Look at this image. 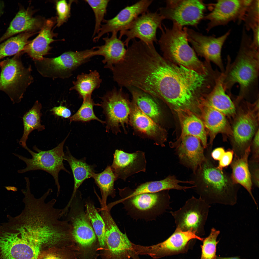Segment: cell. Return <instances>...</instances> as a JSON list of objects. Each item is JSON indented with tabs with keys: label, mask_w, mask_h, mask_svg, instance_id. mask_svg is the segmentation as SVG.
Segmentation results:
<instances>
[{
	"label": "cell",
	"mask_w": 259,
	"mask_h": 259,
	"mask_svg": "<svg viewBox=\"0 0 259 259\" xmlns=\"http://www.w3.org/2000/svg\"><path fill=\"white\" fill-rule=\"evenodd\" d=\"M218 78L215 70L200 74L172 63L158 53L149 60L142 76L148 94L164 101L176 111L192 112L204 96L213 89Z\"/></svg>",
	"instance_id": "cell-1"
},
{
	"label": "cell",
	"mask_w": 259,
	"mask_h": 259,
	"mask_svg": "<svg viewBox=\"0 0 259 259\" xmlns=\"http://www.w3.org/2000/svg\"><path fill=\"white\" fill-rule=\"evenodd\" d=\"M224 72L222 84L226 92L230 94L235 84L239 86L237 100L250 95L257 97L259 92V50L252 45V37L242 30L241 42L237 55L232 62L229 55Z\"/></svg>",
	"instance_id": "cell-2"
},
{
	"label": "cell",
	"mask_w": 259,
	"mask_h": 259,
	"mask_svg": "<svg viewBox=\"0 0 259 259\" xmlns=\"http://www.w3.org/2000/svg\"><path fill=\"white\" fill-rule=\"evenodd\" d=\"M208 152L205 160L195 173L194 185L200 197L209 204L233 206L237 202L240 185L231 174L218 168Z\"/></svg>",
	"instance_id": "cell-3"
},
{
	"label": "cell",
	"mask_w": 259,
	"mask_h": 259,
	"mask_svg": "<svg viewBox=\"0 0 259 259\" xmlns=\"http://www.w3.org/2000/svg\"><path fill=\"white\" fill-rule=\"evenodd\" d=\"M23 221L18 232L24 245L26 259H36L44 251L65 245L64 231L52 219L40 214H30Z\"/></svg>",
	"instance_id": "cell-4"
},
{
	"label": "cell",
	"mask_w": 259,
	"mask_h": 259,
	"mask_svg": "<svg viewBox=\"0 0 259 259\" xmlns=\"http://www.w3.org/2000/svg\"><path fill=\"white\" fill-rule=\"evenodd\" d=\"M160 29L162 33L158 41L163 57L172 63L181 65L201 74L209 71L210 63L203 62L188 43L186 27L173 23L170 29L164 25Z\"/></svg>",
	"instance_id": "cell-5"
},
{
	"label": "cell",
	"mask_w": 259,
	"mask_h": 259,
	"mask_svg": "<svg viewBox=\"0 0 259 259\" xmlns=\"http://www.w3.org/2000/svg\"><path fill=\"white\" fill-rule=\"evenodd\" d=\"M19 52L11 58L0 61V91L5 92L14 103L19 102L33 82L30 67H26Z\"/></svg>",
	"instance_id": "cell-6"
},
{
	"label": "cell",
	"mask_w": 259,
	"mask_h": 259,
	"mask_svg": "<svg viewBox=\"0 0 259 259\" xmlns=\"http://www.w3.org/2000/svg\"><path fill=\"white\" fill-rule=\"evenodd\" d=\"M69 135L55 147L48 150H41L35 145L33 147V149L36 152H35L26 146L24 148L31 155V158H28L16 153H13L26 165L25 168L18 170V172L23 173L29 171L40 170L49 173L54 179L57 188V195L58 196L60 188L59 179L60 171L62 170L70 173L65 167L63 162L64 154L63 147Z\"/></svg>",
	"instance_id": "cell-7"
},
{
	"label": "cell",
	"mask_w": 259,
	"mask_h": 259,
	"mask_svg": "<svg viewBox=\"0 0 259 259\" xmlns=\"http://www.w3.org/2000/svg\"><path fill=\"white\" fill-rule=\"evenodd\" d=\"M93 48L82 51H69L54 58L33 60L37 70L42 76L53 79L68 78L78 67L94 56Z\"/></svg>",
	"instance_id": "cell-8"
},
{
	"label": "cell",
	"mask_w": 259,
	"mask_h": 259,
	"mask_svg": "<svg viewBox=\"0 0 259 259\" xmlns=\"http://www.w3.org/2000/svg\"><path fill=\"white\" fill-rule=\"evenodd\" d=\"M118 202L124 203L132 216L145 219L155 218L171 209L168 190L125 197Z\"/></svg>",
	"instance_id": "cell-9"
},
{
	"label": "cell",
	"mask_w": 259,
	"mask_h": 259,
	"mask_svg": "<svg viewBox=\"0 0 259 259\" xmlns=\"http://www.w3.org/2000/svg\"><path fill=\"white\" fill-rule=\"evenodd\" d=\"M127 94L122 88H115L107 92L101 98L100 106L106 117V131L116 134L121 127L125 130L129 121L130 103Z\"/></svg>",
	"instance_id": "cell-10"
},
{
	"label": "cell",
	"mask_w": 259,
	"mask_h": 259,
	"mask_svg": "<svg viewBox=\"0 0 259 259\" xmlns=\"http://www.w3.org/2000/svg\"><path fill=\"white\" fill-rule=\"evenodd\" d=\"M210 205L200 197L194 196L188 199L178 210L169 212L173 217L176 228L190 231L198 235L205 233Z\"/></svg>",
	"instance_id": "cell-11"
},
{
	"label": "cell",
	"mask_w": 259,
	"mask_h": 259,
	"mask_svg": "<svg viewBox=\"0 0 259 259\" xmlns=\"http://www.w3.org/2000/svg\"><path fill=\"white\" fill-rule=\"evenodd\" d=\"M259 100L254 108H247L238 114L232 130L231 144L234 156H242L250 147L258 125Z\"/></svg>",
	"instance_id": "cell-12"
},
{
	"label": "cell",
	"mask_w": 259,
	"mask_h": 259,
	"mask_svg": "<svg viewBox=\"0 0 259 259\" xmlns=\"http://www.w3.org/2000/svg\"><path fill=\"white\" fill-rule=\"evenodd\" d=\"M101 216L105 224L106 247L104 256L106 259H140L133 248V243L126 233L120 231L108 210L102 209Z\"/></svg>",
	"instance_id": "cell-13"
},
{
	"label": "cell",
	"mask_w": 259,
	"mask_h": 259,
	"mask_svg": "<svg viewBox=\"0 0 259 259\" xmlns=\"http://www.w3.org/2000/svg\"><path fill=\"white\" fill-rule=\"evenodd\" d=\"M166 6L159 8V13L182 27H197L203 19L206 5L201 0H167Z\"/></svg>",
	"instance_id": "cell-14"
},
{
	"label": "cell",
	"mask_w": 259,
	"mask_h": 259,
	"mask_svg": "<svg viewBox=\"0 0 259 259\" xmlns=\"http://www.w3.org/2000/svg\"><path fill=\"white\" fill-rule=\"evenodd\" d=\"M252 0H221L208 4L211 12L203 19L209 22L206 28L208 32L213 28L226 25L231 22L243 21L247 9Z\"/></svg>",
	"instance_id": "cell-15"
},
{
	"label": "cell",
	"mask_w": 259,
	"mask_h": 259,
	"mask_svg": "<svg viewBox=\"0 0 259 259\" xmlns=\"http://www.w3.org/2000/svg\"><path fill=\"white\" fill-rule=\"evenodd\" d=\"M188 41L192 45L195 52L205 60L216 65L220 71L225 70L221 57L223 46L230 35L229 30L222 35L216 37L213 35H204L194 30L186 27Z\"/></svg>",
	"instance_id": "cell-16"
},
{
	"label": "cell",
	"mask_w": 259,
	"mask_h": 259,
	"mask_svg": "<svg viewBox=\"0 0 259 259\" xmlns=\"http://www.w3.org/2000/svg\"><path fill=\"white\" fill-rule=\"evenodd\" d=\"M163 17L157 12H152L148 10L136 18L124 30L120 32L118 38L121 39L125 35L126 38L124 42L128 47L130 41L135 38L147 44L157 42L156 34L158 28L162 27Z\"/></svg>",
	"instance_id": "cell-17"
},
{
	"label": "cell",
	"mask_w": 259,
	"mask_h": 259,
	"mask_svg": "<svg viewBox=\"0 0 259 259\" xmlns=\"http://www.w3.org/2000/svg\"><path fill=\"white\" fill-rule=\"evenodd\" d=\"M193 239L202 241L204 238L193 231H184L176 228L169 237L160 243L149 246L133 243V246L138 255H147L154 259H157L182 251L188 242Z\"/></svg>",
	"instance_id": "cell-18"
},
{
	"label": "cell",
	"mask_w": 259,
	"mask_h": 259,
	"mask_svg": "<svg viewBox=\"0 0 259 259\" xmlns=\"http://www.w3.org/2000/svg\"><path fill=\"white\" fill-rule=\"evenodd\" d=\"M152 0H142L128 6L121 10L113 18L108 20L104 19L99 31L94 37V42L98 41L103 35L106 33L121 31L130 25L138 17L148 11L152 3Z\"/></svg>",
	"instance_id": "cell-19"
},
{
	"label": "cell",
	"mask_w": 259,
	"mask_h": 259,
	"mask_svg": "<svg viewBox=\"0 0 259 259\" xmlns=\"http://www.w3.org/2000/svg\"><path fill=\"white\" fill-rule=\"evenodd\" d=\"M146 163L145 153L142 151L129 153L117 149L111 166L117 179L125 181L132 175L145 172Z\"/></svg>",
	"instance_id": "cell-20"
},
{
	"label": "cell",
	"mask_w": 259,
	"mask_h": 259,
	"mask_svg": "<svg viewBox=\"0 0 259 259\" xmlns=\"http://www.w3.org/2000/svg\"><path fill=\"white\" fill-rule=\"evenodd\" d=\"M175 144L173 146L176 147L180 162L191 169L194 174L206 158L200 140L197 137L188 135L178 139Z\"/></svg>",
	"instance_id": "cell-21"
},
{
	"label": "cell",
	"mask_w": 259,
	"mask_h": 259,
	"mask_svg": "<svg viewBox=\"0 0 259 259\" xmlns=\"http://www.w3.org/2000/svg\"><path fill=\"white\" fill-rule=\"evenodd\" d=\"M130 107L129 121L134 130L143 136L153 140L157 145L163 146L165 140L163 130L144 113L132 100Z\"/></svg>",
	"instance_id": "cell-22"
},
{
	"label": "cell",
	"mask_w": 259,
	"mask_h": 259,
	"mask_svg": "<svg viewBox=\"0 0 259 259\" xmlns=\"http://www.w3.org/2000/svg\"><path fill=\"white\" fill-rule=\"evenodd\" d=\"M198 107L201 112V120L210 135V145L212 144L214 139L219 133L231 135L232 130L224 115L210 106L203 98Z\"/></svg>",
	"instance_id": "cell-23"
},
{
	"label": "cell",
	"mask_w": 259,
	"mask_h": 259,
	"mask_svg": "<svg viewBox=\"0 0 259 259\" xmlns=\"http://www.w3.org/2000/svg\"><path fill=\"white\" fill-rule=\"evenodd\" d=\"M55 19L51 18L45 21L39 35L33 40L29 41L25 47L23 53H27L33 60H40L48 53L51 48L50 44L55 41L53 39L56 34L52 28Z\"/></svg>",
	"instance_id": "cell-24"
},
{
	"label": "cell",
	"mask_w": 259,
	"mask_h": 259,
	"mask_svg": "<svg viewBox=\"0 0 259 259\" xmlns=\"http://www.w3.org/2000/svg\"><path fill=\"white\" fill-rule=\"evenodd\" d=\"M44 22L40 18L33 17V13L29 8L25 9L19 5L18 12L5 32L0 37V43L19 34L34 31L41 28Z\"/></svg>",
	"instance_id": "cell-25"
},
{
	"label": "cell",
	"mask_w": 259,
	"mask_h": 259,
	"mask_svg": "<svg viewBox=\"0 0 259 259\" xmlns=\"http://www.w3.org/2000/svg\"><path fill=\"white\" fill-rule=\"evenodd\" d=\"M117 33L113 32L110 37L108 35L103 38V45L94 47L95 55L103 56L104 58L102 62L105 65L104 67L111 70L114 65L123 59L126 51L124 42L117 37Z\"/></svg>",
	"instance_id": "cell-26"
},
{
	"label": "cell",
	"mask_w": 259,
	"mask_h": 259,
	"mask_svg": "<svg viewBox=\"0 0 259 259\" xmlns=\"http://www.w3.org/2000/svg\"><path fill=\"white\" fill-rule=\"evenodd\" d=\"M70 215L73 239L83 247L91 246L96 237L87 214L81 212L75 214L70 213Z\"/></svg>",
	"instance_id": "cell-27"
},
{
	"label": "cell",
	"mask_w": 259,
	"mask_h": 259,
	"mask_svg": "<svg viewBox=\"0 0 259 259\" xmlns=\"http://www.w3.org/2000/svg\"><path fill=\"white\" fill-rule=\"evenodd\" d=\"M176 111L181 128V135L179 139L186 135L193 136L200 140L204 148H207V134L202 120L189 110H181Z\"/></svg>",
	"instance_id": "cell-28"
},
{
	"label": "cell",
	"mask_w": 259,
	"mask_h": 259,
	"mask_svg": "<svg viewBox=\"0 0 259 259\" xmlns=\"http://www.w3.org/2000/svg\"><path fill=\"white\" fill-rule=\"evenodd\" d=\"M223 79L222 73L213 89L206 94L203 99L210 106L225 116H233L235 113V107L224 89L222 83Z\"/></svg>",
	"instance_id": "cell-29"
},
{
	"label": "cell",
	"mask_w": 259,
	"mask_h": 259,
	"mask_svg": "<svg viewBox=\"0 0 259 259\" xmlns=\"http://www.w3.org/2000/svg\"><path fill=\"white\" fill-rule=\"evenodd\" d=\"M250 153V147L246 151L242 157L234 156L230 164L231 176L237 183L244 187L247 191L256 205L258 206L252 192V183L248 166V158Z\"/></svg>",
	"instance_id": "cell-30"
},
{
	"label": "cell",
	"mask_w": 259,
	"mask_h": 259,
	"mask_svg": "<svg viewBox=\"0 0 259 259\" xmlns=\"http://www.w3.org/2000/svg\"><path fill=\"white\" fill-rule=\"evenodd\" d=\"M193 184V181H182L177 179L174 176L170 175L164 179L150 181L142 183L138 186L126 197H130L141 194L156 193L170 189L182 190L185 191L188 189L194 188V186L188 187L180 185V183Z\"/></svg>",
	"instance_id": "cell-31"
},
{
	"label": "cell",
	"mask_w": 259,
	"mask_h": 259,
	"mask_svg": "<svg viewBox=\"0 0 259 259\" xmlns=\"http://www.w3.org/2000/svg\"><path fill=\"white\" fill-rule=\"evenodd\" d=\"M66 149L63 157L64 160L67 161L69 164L74 180L73 192L70 200L71 201L77 189L83 182L86 179L92 177L95 173L96 165L88 164L84 159H76L72 155L68 147H66Z\"/></svg>",
	"instance_id": "cell-32"
},
{
	"label": "cell",
	"mask_w": 259,
	"mask_h": 259,
	"mask_svg": "<svg viewBox=\"0 0 259 259\" xmlns=\"http://www.w3.org/2000/svg\"><path fill=\"white\" fill-rule=\"evenodd\" d=\"M127 89L132 95V100L138 107L159 124L161 112L157 101L158 99L137 88L131 87Z\"/></svg>",
	"instance_id": "cell-33"
},
{
	"label": "cell",
	"mask_w": 259,
	"mask_h": 259,
	"mask_svg": "<svg viewBox=\"0 0 259 259\" xmlns=\"http://www.w3.org/2000/svg\"><path fill=\"white\" fill-rule=\"evenodd\" d=\"M102 80L96 70L90 71L88 73H82L78 75L76 80L73 82V86L70 90H75L80 97L84 99L91 95L93 91L100 86Z\"/></svg>",
	"instance_id": "cell-34"
},
{
	"label": "cell",
	"mask_w": 259,
	"mask_h": 259,
	"mask_svg": "<svg viewBox=\"0 0 259 259\" xmlns=\"http://www.w3.org/2000/svg\"><path fill=\"white\" fill-rule=\"evenodd\" d=\"M42 107L41 104L38 101H36L32 108L23 117L24 130L19 143L23 148L27 146L26 141L29 135L32 131L35 130L41 131L45 129L44 125L41 123Z\"/></svg>",
	"instance_id": "cell-35"
},
{
	"label": "cell",
	"mask_w": 259,
	"mask_h": 259,
	"mask_svg": "<svg viewBox=\"0 0 259 259\" xmlns=\"http://www.w3.org/2000/svg\"><path fill=\"white\" fill-rule=\"evenodd\" d=\"M34 31L22 33L10 37L0 43V60L23 52L29 41V38L35 33Z\"/></svg>",
	"instance_id": "cell-36"
},
{
	"label": "cell",
	"mask_w": 259,
	"mask_h": 259,
	"mask_svg": "<svg viewBox=\"0 0 259 259\" xmlns=\"http://www.w3.org/2000/svg\"><path fill=\"white\" fill-rule=\"evenodd\" d=\"M92 177L100 188L105 203V199L108 196L115 195L114 182L117 179L116 176L111 166L108 165L101 173H94Z\"/></svg>",
	"instance_id": "cell-37"
},
{
	"label": "cell",
	"mask_w": 259,
	"mask_h": 259,
	"mask_svg": "<svg viewBox=\"0 0 259 259\" xmlns=\"http://www.w3.org/2000/svg\"><path fill=\"white\" fill-rule=\"evenodd\" d=\"M87 215L92 225L100 246L105 247L106 244V230L104 220L94 206L90 203L86 204Z\"/></svg>",
	"instance_id": "cell-38"
},
{
	"label": "cell",
	"mask_w": 259,
	"mask_h": 259,
	"mask_svg": "<svg viewBox=\"0 0 259 259\" xmlns=\"http://www.w3.org/2000/svg\"><path fill=\"white\" fill-rule=\"evenodd\" d=\"M83 100L82 103L77 111L69 118L70 122L73 121L89 122L93 120H97L102 124L105 123L98 118L95 115L93 110L94 106H100L96 104L91 98V95H88Z\"/></svg>",
	"instance_id": "cell-39"
},
{
	"label": "cell",
	"mask_w": 259,
	"mask_h": 259,
	"mask_svg": "<svg viewBox=\"0 0 259 259\" xmlns=\"http://www.w3.org/2000/svg\"><path fill=\"white\" fill-rule=\"evenodd\" d=\"M220 233L214 228L211 229L209 235L203 240L200 259H216L217 239Z\"/></svg>",
	"instance_id": "cell-40"
},
{
	"label": "cell",
	"mask_w": 259,
	"mask_h": 259,
	"mask_svg": "<svg viewBox=\"0 0 259 259\" xmlns=\"http://www.w3.org/2000/svg\"><path fill=\"white\" fill-rule=\"evenodd\" d=\"M85 1L91 8L95 15V24L92 36L94 37L99 32L101 25V24L104 20V17L106 13L107 7L110 0H86Z\"/></svg>",
	"instance_id": "cell-41"
},
{
	"label": "cell",
	"mask_w": 259,
	"mask_h": 259,
	"mask_svg": "<svg viewBox=\"0 0 259 259\" xmlns=\"http://www.w3.org/2000/svg\"><path fill=\"white\" fill-rule=\"evenodd\" d=\"M259 0H252L246 12L243 21L247 31L259 25Z\"/></svg>",
	"instance_id": "cell-42"
},
{
	"label": "cell",
	"mask_w": 259,
	"mask_h": 259,
	"mask_svg": "<svg viewBox=\"0 0 259 259\" xmlns=\"http://www.w3.org/2000/svg\"><path fill=\"white\" fill-rule=\"evenodd\" d=\"M70 247L50 248L41 252L36 259H75Z\"/></svg>",
	"instance_id": "cell-43"
},
{
	"label": "cell",
	"mask_w": 259,
	"mask_h": 259,
	"mask_svg": "<svg viewBox=\"0 0 259 259\" xmlns=\"http://www.w3.org/2000/svg\"><path fill=\"white\" fill-rule=\"evenodd\" d=\"M75 1L70 0L68 2L65 0H60L56 2V8L57 14L56 25L59 27L67 21L70 17L71 5Z\"/></svg>",
	"instance_id": "cell-44"
},
{
	"label": "cell",
	"mask_w": 259,
	"mask_h": 259,
	"mask_svg": "<svg viewBox=\"0 0 259 259\" xmlns=\"http://www.w3.org/2000/svg\"><path fill=\"white\" fill-rule=\"evenodd\" d=\"M248 166L253 185L258 188L259 186V161L250 159Z\"/></svg>",
	"instance_id": "cell-45"
},
{
	"label": "cell",
	"mask_w": 259,
	"mask_h": 259,
	"mask_svg": "<svg viewBox=\"0 0 259 259\" xmlns=\"http://www.w3.org/2000/svg\"><path fill=\"white\" fill-rule=\"evenodd\" d=\"M253 140L250 146V153L252 156L250 159L259 160V130L258 129L254 135Z\"/></svg>",
	"instance_id": "cell-46"
},
{
	"label": "cell",
	"mask_w": 259,
	"mask_h": 259,
	"mask_svg": "<svg viewBox=\"0 0 259 259\" xmlns=\"http://www.w3.org/2000/svg\"><path fill=\"white\" fill-rule=\"evenodd\" d=\"M234 153L233 150H228L225 152L220 159L219 161L217 167L222 170L230 164L232 161Z\"/></svg>",
	"instance_id": "cell-47"
},
{
	"label": "cell",
	"mask_w": 259,
	"mask_h": 259,
	"mask_svg": "<svg viewBox=\"0 0 259 259\" xmlns=\"http://www.w3.org/2000/svg\"><path fill=\"white\" fill-rule=\"evenodd\" d=\"M50 111L55 115L65 118H70L71 114L69 109L62 105L54 107Z\"/></svg>",
	"instance_id": "cell-48"
},
{
	"label": "cell",
	"mask_w": 259,
	"mask_h": 259,
	"mask_svg": "<svg viewBox=\"0 0 259 259\" xmlns=\"http://www.w3.org/2000/svg\"><path fill=\"white\" fill-rule=\"evenodd\" d=\"M252 30L253 32L252 45L255 48L259 49V25L254 27Z\"/></svg>",
	"instance_id": "cell-49"
},
{
	"label": "cell",
	"mask_w": 259,
	"mask_h": 259,
	"mask_svg": "<svg viewBox=\"0 0 259 259\" xmlns=\"http://www.w3.org/2000/svg\"><path fill=\"white\" fill-rule=\"evenodd\" d=\"M225 152L223 148L222 147L217 148L211 152V156L214 160L219 161Z\"/></svg>",
	"instance_id": "cell-50"
},
{
	"label": "cell",
	"mask_w": 259,
	"mask_h": 259,
	"mask_svg": "<svg viewBox=\"0 0 259 259\" xmlns=\"http://www.w3.org/2000/svg\"><path fill=\"white\" fill-rule=\"evenodd\" d=\"M5 7L4 2L3 1L0 0V18L4 13Z\"/></svg>",
	"instance_id": "cell-51"
},
{
	"label": "cell",
	"mask_w": 259,
	"mask_h": 259,
	"mask_svg": "<svg viewBox=\"0 0 259 259\" xmlns=\"http://www.w3.org/2000/svg\"><path fill=\"white\" fill-rule=\"evenodd\" d=\"M216 259H241L237 257H222L216 256Z\"/></svg>",
	"instance_id": "cell-52"
}]
</instances>
